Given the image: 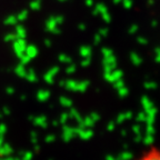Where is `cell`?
Here are the masks:
<instances>
[{
    "instance_id": "obj_1",
    "label": "cell",
    "mask_w": 160,
    "mask_h": 160,
    "mask_svg": "<svg viewBox=\"0 0 160 160\" xmlns=\"http://www.w3.org/2000/svg\"><path fill=\"white\" fill-rule=\"evenodd\" d=\"M135 160H160V147H150Z\"/></svg>"
}]
</instances>
